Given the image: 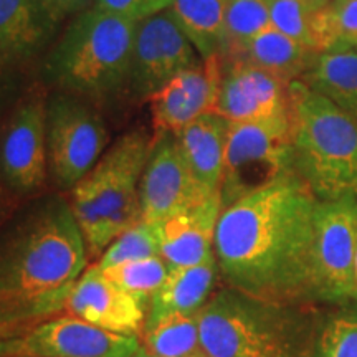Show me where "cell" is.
I'll use <instances>...</instances> for the list:
<instances>
[{"instance_id":"37","label":"cell","mask_w":357,"mask_h":357,"mask_svg":"<svg viewBox=\"0 0 357 357\" xmlns=\"http://www.w3.org/2000/svg\"><path fill=\"white\" fill-rule=\"evenodd\" d=\"M316 2H323V3H326V2H329V0H316Z\"/></svg>"},{"instance_id":"5","label":"cell","mask_w":357,"mask_h":357,"mask_svg":"<svg viewBox=\"0 0 357 357\" xmlns=\"http://www.w3.org/2000/svg\"><path fill=\"white\" fill-rule=\"evenodd\" d=\"M136 25L93 6L78 13L45 60L47 82L96 100L128 86Z\"/></svg>"},{"instance_id":"35","label":"cell","mask_w":357,"mask_h":357,"mask_svg":"<svg viewBox=\"0 0 357 357\" xmlns=\"http://www.w3.org/2000/svg\"><path fill=\"white\" fill-rule=\"evenodd\" d=\"M3 218V200H2V192H0V225H2Z\"/></svg>"},{"instance_id":"9","label":"cell","mask_w":357,"mask_h":357,"mask_svg":"<svg viewBox=\"0 0 357 357\" xmlns=\"http://www.w3.org/2000/svg\"><path fill=\"white\" fill-rule=\"evenodd\" d=\"M357 200H318L314 211L316 300L344 305L356 300Z\"/></svg>"},{"instance_id":"15","label":"cell","mask_w":357,"mask_h":357,"mask_svg":"<svg viewBox=\"0 0 357 357\" xmlns=\"http://www.w3.org/2000/svg\"><path fill=\"white\" fill-rule=\"evenodd\" d=\"M222 82V58L190 66L147 98L155 134L178 132L200 116L213 113Z\"/></svg>"},{"instance_id":"24","label":"cell","mask_w":357,"mask_h":357,"mask_svg":"<svg viewBox=\"0 0 357 357\" xmlns=\"http://www.w3.org/2000/svg\"><path fill=\"white\" fill-rule=\"evenodd\" d=\"M141 347L158 357H207L200 342L199 314L176 316L146 328Z\"/></svg>"},{"instance_id":"33","label":"cell","mask_w":357,"mask_h":357,"mask_svg":"<svg viewBox=\"0 0 357 357\" xmlns=\"http://www.w3.org/2000/svg\"><path fill=\"white\" fill-rule=\"evenodd\" d=\"M132 357H158V356L151 354V352H147L146 349H142V347H139V351H137L136 354H134Z\"/></svg>"},{"instance_id":"25","label":"cell","mask_w":357,"mask_h":357,"mask_svg":"<svg viewBox=\"0 0 357 357\" xmlns=\"http://www.w3.org/2000/svg\"><path fill=\"white\" fill-rule=\"evenodd\" d=\"M316 52L357 48V0H329L316 13L312 24Z\"/></svg>"},{"instance_id":"23","label":"cell","mask_w":357,"mask_h":357,"mask_svg":"<svg viewBox=\"0 0 357 357\" xmlns=\"http://www.w3.org/2000/svg\"><path fill=\"white\" fill-rule=\"evenodd\" d=\"M169 8L197 50L200 60L222 56L225 47L227 0H171Z\"/></svg>"},{"instance_id":"4","label":"cell","mask_w":357,"mask_h":357,"mask_svg":"<svg viewBox=\"0 0 357 357\" xmlns=\"http://www.w3.org/2000/svg\"><path fill=\"white\" fill-rule=\"evenodd\" d=\"M289 95L294 172L321 202L357 200V119L300 79Z\"/></svg>"},{"instance_id":"29","label":"cell","mask_w":357,"mask_h":357,"mask_svg":"<svg viewBox=\"0 0 357 357\" xmlns=\"http://www.w3.org/2000/svg\"><path fill=\"white\" fill-rule=\"evenodd\" d=\"M160 257V223H139L116 236L98 260V268L108 270L111 266L141 258Z\"/></svg>"},{"instance_id":"26","label":"cell","mask_w":357,"mask_h":357,"mask_svg":"<svg viewBox=\"0 0 357 357\" xmlns=\"http://www.w3.org/2000/svg\"><path fill=\"white\" fill-rule=\"evenodd\" d=\"M312 357H357V300L321 318Z\"/></svg>"},{"instance_id":"13","label":"cell","mask_w":357,"mask_h":357,"mask_svg":"<svg viewBox=\"0 0 357 357\" xmlns=\"http://www.w3.org/2000/svg\"><path fill=\"white\" fill-rule=\"evenodd\" d=\"M142 220L164 223L207 199L195 184L176 132L155 134L141 177Z\"/></svg>"},{"instance_id":"14","label":"cell","mask_w":357,"mask_h":357,"mask_svg":"<svg viewBox=\"0 0 357 357\" xmlns=\"http://www.w3.org/2000/svg\"><path fill=\"white\" fill-rule=\"evenodd\" d=\"M289 83L240 60H222V82L213 113L229 123H250L291 109Z\"/></svg>"},{"instance_id":"36","label":"cell","mask_w":357,"mask_h":357,"mask_svg":"<svg viewBox=\"0 0 357 357\" xmlns=\"http://www.w3.org/2000/svg\"><path fill=\"white\" fill-rule=\"evenodd\" d=\"M8 357H33V356H8Z\"/></svg>"},{"instance_id":"32","label":"cell","mask_w":357,"mask_h":357,"mask_svg":"<svg viewBox=\"0 0 357 357\" xmlns=\"http://www.w3.org/2000/svg\"><path fill=\"white\" fill-rule=\"evenodd\" d=\"M45 7L56 22L73 13H82L93 6V0H43Z\"/></svg>"},{"instance_id":"2","label":"cell","mask_w":357,"mask_h":357,"mask_svg":"<svg viewBox=\"0 0 357 357\" xmlns=\"http://www.w3.org/2000/svg\"><path fill=\"white\" fill-rule=\"evenodd\" d=\"M88 248L70 200L52 195L0 229V339L65 310Z\"/></svg>"},{"instance_id":"30","label":"cell","mask_w":357,"mask_h":357,"mask_svg":"<svg viewBox=\"0 0 357 357\" xmlns=\"http://www.w3.org/2000/svg\"><path fill=\"white\" fill-rule=\"evenodd\" d=\"M323 6V2L316 0H268L270 25L312 48V24Z\"/></svg>"},{"instance_id":"22","label":"cell","mask_w":357,"mask_h":357,"mask_svg":"<svg viewBox=\"0 0 357 357\" xmlns=\"http://www.w3.org/2000/svg\"><path fill=\"white\" fill-rule=\"evenodd\" d=\"M316 53L318 52L281 33L280 30L270 25L252 40H248L235 55L225 60L245 61V63L255 65L258 68L278 75L287 82H293V79H300L307 66L311 65Z\"/></svg>"},{"instance_id":"19","label":"cell","mask_w":357,"mask_h":357,"mask_svg":"<svg viewBox=\"0 0 357 357\" xmlns=\"http://www.w3.org/2000/svg\"><path fill=\"white\" fill-rule=\"evenodd\" d=\"M217 275L215 255L194 266L169 268L166 281L151 298L144 329L167 318L199 314L211 300Z\"/></svg>"},{"instance_id":"7","label":"cell","mask_w":357,"mask_h":357,"mask_svg":"<svg viewBox=\"0 0 357 357\" xmlns=\"http://www.w3.org/2000/svg\"><path fill=\"white\" fill-rule=\"evenodd\" d=\"M293 172L291 109L260 121L230 123L220 185L223 208Z\"/></svg>"},{"instance_id":"31","label":"cell","mask_w":357,"mask_h":357,"mask_svg":"<svg viewBox=\"0 0 357 357\" xmlns=\"http://www.w3.org/2000/svg\"><path fill=\"white\" fill-rule=\"evenodd\" d=\"M93 7L139 24L147 17L171 7V0H93Z\"/></svg>"},{"instance_id":"21","label":"cell","mask_w":357,"mask_h":357,"mask_svg":"<svg viewBox=\"0 0 357 357\" xmlns=\"http://www.w3.org/2000/svg\"><path fill=\"white\" fill-rule=\"evenodd\" d=\"M300 82L357 119V48L316 53Z\"/></svg>"},{"instance_id":"34","label":"cell","mask_w":357,"mask_h":357,"mask_svg":"<svg viewBox=\"0 0 357 357\" xmlns=\"http://www.w3.org/2000/svg\"><path fill=\"white\" fill-rule=\"evenodd\" d=\"M356 300H357V231H356Z\"/></svg>"},{"instance_id":"27","label":"cell","mask_w":357,"mask_h":357,"mask_svg":"<svg viewBox=\"0 0 357 357\" xmlns=\"http://www.w3.org/2000/svg\"><path fill=\"white\" fill-rule=\"evenodd\" d=\"M266 26H270L268 0H227L225 47L220 58L235 55Z\"/></svg>"},{"instance_id":"3","label":"cell","mask_w":357,"mask_h":357,"mask_svg":"<svg viewBox=\"0 0 357 357\" xmlns=\"http://www.w3.org/2000/svg\"><path fill=\"white\" fill-rule=\"evenodd\" d=\"M319 321L307 305L227 287L199 312L200 342L207 357H312Z\"/></svg>"},{"instance_id":"18","label":"cell","mask_w":357,"mask_h":357,"mask_svg":"<svg viewBox=\"0 0 357 357\" xmlns=\"http://www.w3.org/2000/svg\"><path fill=\"white\" fill-rule=\"evenodd\" d=\"M230 123L207 113L176 132L195 184L205 197L220 194Z\"/></svg>"},{"instance_id":"8","label":"cell","mask_w":357,"mask_h":357,"mask_svg":"<svg viewBox=\"0 0 357 357\" xmlns=\"http://www.w3.org/2000/svg\"><path fill=\"white\" fill-rule=\"evenodd\" d=\"M47 144L53 181L71 190L102 158L108 129L95 108L65 93L47 102Z\"/></svg>"},{"instance_id":"10","label":"cell","mask_w":357,"mask_h":357,"mask_svg":"<svg viewBox=\"0 0 357 357\" xmlns=\"http://www.w3.org/2000/svg\"><path fill=\"white\" fill-rule=\"evenodd\" d=\"M139 347V336L116 334L75 316H63L2 337L0 357H132Z\"/></svg>"},{"instance_id":"6","label":"cell","mask_w":357,"mask_h":357,"mask_svg":"<svg viewBox=\"0 0 357 357\" xmlns=\"http://www.w3.org/2000/svg\"><path fill=\"white\" fill-rule=\"evenodd\" d=\"M151 146L144 131L124 134L70 190L89 258H100L116 236L142 220L139 189Z\"/></svg>"},{"instance_id":"17","label":"cell","mask_w":357,"mask_h":357,"mask_svg":"<svg viewBox=\"0 0 357 357\" xmlns=\"http://www.w3.org/2000/svg\"><path fill=\"white\" fill-rule=\"evenodd\" d=\"M222 208L220 194H215L160 223V257L169 268L194 266L215 255L213 240Z\"/></svg>"},{"instance_id":"12","label":"cell","mask_w":357,"mask_h":357,"mask_svg":"<svg viewBox=\"0 0 357 357\" xmlns=\"http://www.w3.org/2000/svg\"><path fill=\"white\" fill-rule=\"evenodd\" d=\"M47 105L22 101L0 132V185L15 195H32L47 182Z\"/></svg>"},{"instance_id":"38","label":"cell","mask_w":357,"mask_h":357,"mask_svg":"<svg viewBox=\"0 0 357 357\" xmlns=\"http://www.w3.org/2000/svg\"><path fill=\"white\" fill-rule=\"evenodd\" d=\"M0 65H6V63H2V61H0Z\"/></svg>"},{"instance_id":"20","label":"cell","mask_w":357,"mask_h":357,"mask_svg":"<svg viewBox=\"0 0 357 357\" xmlns=\"http://www.w3.org/2000/svg\"><path fill=\"white\" fill-rule=\"evenodd\" d=\"M55 24L43 0H0V61L7 65L35 55Z\"/></svg>"},{"instance_id":"1","label":"cell","mask_w":357,"mask_h":357,"mask_svg":"<svg viewBox=\"0 0 357 357\" xmlns=\"http://www.w3.org/2000/svg\"><path fill=\"white\" fill-rule=\"evenodd\" d=\"M318 199L296 172L222 208L213 253L227 287L261 300H316L314 211Z\"/></svg>"},{"instance_id":"28","label":"cell","mask_w":357,"mask_h":357,"mask_svg":"<svg viewBox=\"0 0 357 357\" xmlns=\"http://www.w3.org/2000/svg\"><path fill=\"white\" fill-rule=\"evenodd\" d=\"M102 271L147 310L151 298L167 278L169 265L162 257H149L121 263Z\"/></svg>"},{"instance_id":"11","label":"cell","mask_w":357,"mask_h":357,"mask_svg":"<svg viewBox=\"0 0 357 357\" xmlns=\"http://www.w3.org/2000/svg\"><path fill=\"white\" fill-rule=\"evenodd\" d=\"M199 58L171 8L154 13L136 25L129 91L136 98L147 100L181 71L197 65Z\"/></svg>"},{"instance_id":"16","label":"cell","mask_w":357,"mask_h":357,"mask_svg":"<svg viewBox=\"0 0 357 357\" xmlns=\"http://www.w3.org/2000/svg\"><path fill=\"white\" fill-rule=\"evenodd\" d=\"M65 310L96 328L126 336H139L147 316L146 307L98 266L83 271Z\"/></svg>"}]
</instances>
